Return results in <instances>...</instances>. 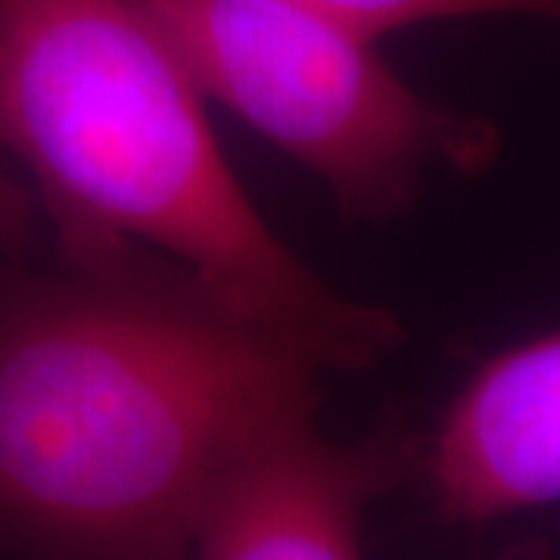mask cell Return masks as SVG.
<instances>
[{"label":"cell","instance_id":"cell-1","mask_svg":"<svg viewBox=\"0 0 560 560\" xmlns=\"http://www.w3.org/2000/svg\"><path fill=\"white\" fill-rule=\"evenodd\" d=\"M0 278V555L187 560L231 470L315 420L318 368L172 261Z\"/></svg>","mask_w":560,"mask_h":560},{"label":"cell","instance_id":"cell-2","mask_svg":"<svg viewBox=\"0 0 560 560\" xmlns=\"http://www.w3.org/2000/svg\"><path fill=\"white\" fill-rule=\"evenodd\" d=\"M0 150L35 180L66 261L160 256L318 371L371 368L399 346L386 312L280 243L131 0H0Z\"/></svg>","mask_w":560,"mask_h":560},{"label":"cell","instance_id":"cell-3","mask_svg":"<svg viewBox=\"0 0 560 560\" xmlns=\"http://www.w3.org/2000/svg\"><path fill=\"white\" fill-rule=\"evenodd\" d=\"M202 97L308 168L352 219L405 212L436 168L480 172L499 135L418 94L374 40L300 0H131Z\"/></svg>","mask_w":560,"mask_h":560},{"label":"cell","instance_id":"cell-4","mask_svg":"<svg viewBox=\"0 0 560 560\" xmlns=\"http://www.w3.org/2000/svg\"><path fill=\"white\" fill-rule=\"evenodd\" d=\"M399 477V452L290 427L243 458L212 495L187 560H364L361 523Z\"/></svg>","mask_w":560,"mask_h":560},{"label":"cell","instance_id":"cell-5","mask_svg":"<svg viewBox=\"0 0 560 560\" xmlns=\"http://www.w3.org/2000/svg\"><path fill=\"white\" fill-rule=\"evenodd\" d=\"M427 480L452 523L560 504V330L504 349L464 383L430 442Z\"/></svg>","mask_w":560,"mask_h":560},{"label":"cell","instance_id":"cell-6","mask_svg":"<svg viewBox=\"0 0 560 560\" xmlns=\"http://www.w3.org/2000/svg\"><path fill=\"white\" fill-rule=\"evenodd\" d=\"M330 20L377 40L389 32L470 16H539L560 22V0H300Z\"/></svg>","mask_w":560,"mask_h":560},{"label":"cell","instance_id":"cell-7","mask_svg":"<svg viewBox=\"0 0 560 560\" xmlns=\"http://www.w3.org/2000/svg\"><path fill=\"white\" fill-rule=\"evenodd\" d=\"M32 228H35L32 194L0 172V249L20 253L32 237Z\"/></svg>","mask_w":560,"mask_h":560},{"label":"cell","instance_id":"cell-8","mask_svg":"<svg viewBox=\"0 0 560 560\" xmlns=\"http://www.w3.org/2000/svg\"><path fill=\"white\" fill-rule=\"evenodd\" d=\"M508 560H551L548 555H541V551H536V548H526V551H521V555H514V558Z\"/></svg>","mask_w":560,"mask_h":560}]
</instances>
